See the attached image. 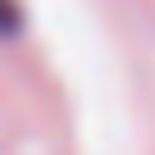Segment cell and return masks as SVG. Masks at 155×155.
<instances>
[{"mask_svg": "<svg viewBox=\"0 0 155 155\" xmlns=\"http://www.w3.org/2000/svg\"><path fill=\"white\" fill-rule=\"evenodd\" d=\"M10 29H15V5L0 0V34H10Z\"/></svg>", "mask_w": 155, "mask_h": 155, "instance_id": "1", "label": "cell"}]
</instances>
